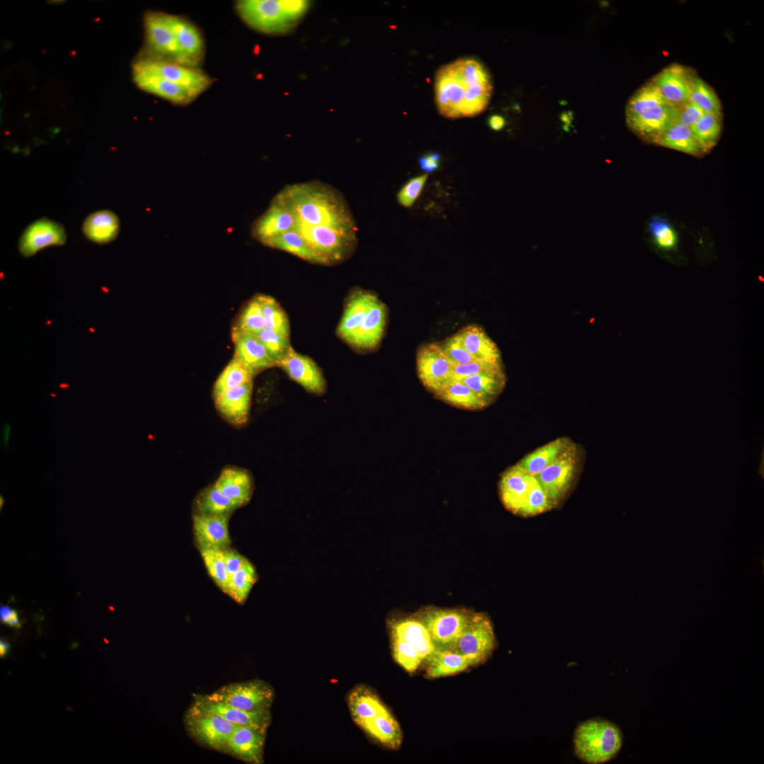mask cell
I'll use <instances>...</instances> for the list:
<instances>
[{"label":"cell","instance_id":"74e56055","mask_svg":"<svg viewBox=\"0 0 764 764\" xmlns=\"http://www.w3.org/2000/svg\"><path fill=\"white\" fill-rule=\"evenodd\" d=\"M349 706L354 721L359 727L388 710L374 693L364 688L352 692Z\"/></svg>","mask_w":764,"mask_h":764},{"label":"cell","instance_id":"7402d4cb","mask_svg":"<svg viewBox=\"0 0 764 764\" xmlns=\"http://www.w3.org/2000/svg\"><path fill=\"white\" fill-rule=\"evenodd\" d=\"M192 707L221 715L240 727L267 729L271 721L270 710L245 711L208 700L204 696L197 697Z\"/></svg>","mask_w":764,"mask_h":764},{"label":"cell","instance_id":"60d3db41","mask_svg":"<svg viewBox=\"0 0 764 764\" xmlns=\"http://www.w3.org/2000/svg\"><path fill=\"white\" fill-rule=\"evenodd\" d=\"M196 513L228 515L240 507L231 499L222 493L214 485L204 489L195 502Z\"/></svg>","mask_w":764,"mask_h":764},{"label":"cell","instance_id":"83f0119b","mask_svg":"<svg viewBox=\"0 0 764 764\" xmlns=\"http://www.w3.org/2000/svg\"><path fill=\"white\" fill-rule=\"evenodd\" d=\"M386 318V306L376 298L348 343L360 349H371L376 347L383 334Z\"/></svg>","mask_w":764,"mask_h":764},{"label":"cell","instance_id":"7bdbcfd3","mask_svg":"<svg viewBox=\"0 0 764 764\" xmlns=\"http://www.w3.org/2000/svg\"><path fill=\"white\" fill-rule=\"evenodd\" d=\"M257 579L255 567L247 560L241 568L228 578L225 593L236 602L243 603Z\"/></svg>","mask_w":764,"mask_h":764},{"label":"cell","instance_id":"7dc6e473","mask_svg":"<svg viewBox=\"0 0 764 764\" xmlns=\"http://www.w3.org/2000/svg\"><path fill=\"white\" fill-rule=\"evenodd\" d=\"M688 100L705 113L721 116L720 103L714 91L700 78L693 77Z\"/></svg>","mask_w":764,"mask_h":764},{"label":"cell","instance_id":"6125c7cd","mask_svg":"<svg viewBox=\"0 0 764 764\" xmlns=\"http://www.w3.org/2000/svg\"><path fill=\"white\" fill-rule=\"evenodd\" d=\"M0 619L2 623L11 627L19 628L21 627V622L17 611L8 606H1Z\"/></svg>","mask_w":764,"mask_h":764},{"label":"cell","instance_id":"52a82bcc","mask_svg":"<svg viewBox=\"0 0 764 764\" xmlns=\"http://www.w3.org/2000/svg\"><path fill=\"white\" fill-rule=\"evenodd\" d=\"M470 614L461 609L430 608L417 618L427 629L436 649H453Z\"/></svg>","mask_w":764,"mask_h":764},{"label":"cell","instance_id":"9a60e30c","mask_svg":"<svg viewBox=\"0 0 764 764\" xmlns=\"http://www.w3.org/2000/svg\"><path fill=\"white\" fill-rule=\"evenodd\" d=\"M278 366L307 391L318 395L325 392L326 382L320 368L313 360L296 352L291 347Z\"/></svg>","mask_w":764,"mask_h":764},{"label":"cell","instance_id":"11a10c76","mask_svg":"<svg viewBox=\"0 0 764 764\" xmlns=\"http://www.w3.org/2000/svg\"><path fill=\"white\" fill-rule=\"evenodd\" d=\"M427 178L428 174H423L409 180L397 194L398 203L404 207H411L419 197Z\"/></svg>","mask_w":764,"mask_h":764},{"label":"cell","instance_id":"7a4b0ae2","mask_svg":"<svg viewBox=\"0 0 764 764\" xmlns=\"http://www.w3.org/2000/svg\"><path fill=\"white\" fill-rule=\"evenodd\" d=\"M279 194L295 212L299 221L357 233L347 204L332 187L311 181L288 185Z\"/></svg>","mask_w":764,"mask_h":764},{"label":"cell","instance_id":"5b68a950","mask_svg":"<svg viewBox=\"0 0 764 764\" xmlns=\"http://www.w3.org/2000/svg\"><path fill=\"white\" fill-rule=\"evenodd\" d=\"M209 700L245 711L270 710L274 696L272 686L260 680L226 685L211 694Z\"/></svg>","mask_w":764,"mask_h":764},{"label":"cell","instance_id":"ffe728a7","mask_svg":"<svg viewBox=\"0 0 764 764\" xmlns=\"http://www.w3.org/2000/svg\"><path fill=\"white\" fill-rule=\"evenodd\" d=\"M266 730L237 727L229 737L224 752L248 763H262Z\"/></svg>","mask_w":764,"mask_h":764},{"label":"cell","instance_id":"603a6c76","mask_svg":"<svg viewBox=\"0 0 764 764\" xmlns=\"http://www.w3.org/2000/svg\"><path fill=\"white\" fill-rule=\"evenodd\" d=\"M692 79L683 66L675 64L660 71L652 82L669 105L678 106L688 100Z\"/></svg>","mask_w":764,"mask_h":764},{"label":"cell","instance_id":"e575fe53","mask_svg":"<svg viewBox=\"0 0 764 764\" xmlns=\"http://www.w3.org/2000/svg\"><path fill=\"white\" fill-rule=\"evenodd\" d=\"M570 445L567 438L557 439L529 453L516 465L528 475L536 476L555 461Z\"/></svg>","mask_w":764,"mask_h":764},{"label":"cell","instance_id":"6f0895ef","mask_svg":"<svg viewBox=\"0 0 764 764\" xmlns=\"http://www.w3.org/2000/svg\"><path fill=\"white\" fill-rule=\"evenodd\" d=\"M502 368L501 361H486L476 360L466 364L453 365L454 378L460 379L480 372L495 370Z\"/></svg>","mask_w":764,"mask_h":764},{"label":"cell","instance_id":"30bf717a","mask_svg":"<svg viewBox=\"0 0 764 764\" xmlns=\"http://www.w3.org/2000/svg\"><path fill=\"white\" fill-rule=\"evenodd\" d=\"M133 69L163 77L189 89L197 96L207 89L212 82L206 74L194 67L157 58L139 59L134 64Z\"/></svg>","mask_w":764,"mask_h":764},{"label":"cell","instance_id":"484cf974","mask_svg":"<svg viewBox=\"0 0 764 764\" xmlns=\"http://www.w3.org/2000/svg\"><path fill=\"white\" fill-rule=\"evenodd\" d=\"M533 478V476L516 465L504 473L500 480L499 490L501 499L507 509L519 514L526 500Z\"/></svg>","mask_w":764,"mask_h":764},{"label":"cell","instance_id":"44dd1931","mask_svg":"<svg viewBox=\"0 0 764 764\" xmlns=\"http://www.w3.org/2000/svg\"><path fill=\"white\" fill-rule=\"evenodd\" d=\"M169 20L178 47L177 62L194 67L203 54L204 45L200 33L194 25L184 18L169 15Z\"/></svg>","mask_w":764,"mask_h":764},{"label":"cell","instance_id":"f35d334b","mask_svg":"<svg viewBox=\"0 0 764 764\" xmlns=\"http://www.w3.org/2000/svg\"><path fill=\"white\" fill-rule=\"evenodd\" d=\"M457 379V378H456ZM469 386L487 405L492 403L502 392L506 378L502 368L489 370L460 378Z\"/></svg>","mask_w":764,"mask_h":764},{"label":"cell","instance_id":"3957f363","mask_svg":"<svg viewBox=\"0 0 764 764\" xmlns=\"http://www.w3.org/2000/svg\"><path fill=\"white\" fill-rule=\"evenodd\" d=\"M304 1H240L236 9L253 29L267 34L283 33L299 22L307 8Z\"/></svg>","mask_w":764,"mask_h":764},{"label":"cell","instance_id":"5bb4252c","mask_svg":"<svg viewBox=\"0 0 764 764\" xmlns=\"http://www.w3.org/2000/svg\"><path fill=\"white\" fill-rule=\"evenodd\" d=\"M298 218L282 196L277 195L267 209L254 222L253 235L260 242L295 229Z\"/></svg>","mask_w":764,"mask_h":764},{"label":"cell","instance_id":"94428289","mask_svg":"<svg viewBox=\"0 0 764 764\" xmlns=\"http://www.w3.org/2000/svg\"><path fill=\"white\" fill-rule=\"evenodd\" d=\"M441 156L437 152H428L419 158L420 168L427 173L437 170L441 163Z\"/></svg>","mask_w":764,"mask_h":764},{"label":"cell","instance_id":"680465c9","mask_svg":"<svg viewBox=\"0 0 764 764\" xmlns=\"http://www.w3.org/2000/svg\"><path fill=\"white\" fill-rule=\"evenodd\" d=\"M700 108L688 100L676 106L675 120L683 125L691 128L705 114Z\"/></svg>","mask_w":764,"mask_h":764},{"label":"cell","instance_id":"681fc988","mask_svg":"<svg viewBox=\"0 0 764 764\" xmlns=\"http://www.w3.org/2000/svg\"><path fill=\"white\" fill-rule=\"evenodd\" d=\"M207 572L215 584L226 591L228 574L224 557V549H203L199 550Z\"/></svg>","mask_w":764,"mask_h":764},{"label":"cell","instance_id":"91938a15","mask_svg":"<svg viewBox=\"0 0 764 764\" xmlns=\"http://www.w3.org/2000/svg\"><path fill=\"white\" fill-rule=\"evenodd\" d=\"M224 557L228 578L238 572L247 560L236 550L229 548L224 549Z\"/></svg>","mask_w":764,"mask_h":764},{"label":"cell","instance_id":"d6986e66","mask_svg":"<svg viewBox=\"0 0 764 764\" xmlns=\"http://www.w3.org/2000/svg\"><path fill=\"white\" fill-rule=\"evenodd\" d=\"M676 106H658L637 115L626 117L628 127L641 139L654 142L672 123L675 122Z\"/></svg>","mask_w":764,"mask_h":764},{"label":"cell","instance_id":"f5cc1de1","mask_svg":"<svg viewBox=\"0 0 764 764\" xmlns=\"http://www.w3.org/2000/svg\"><path fill=\"white\" fill-rule=\"evenodd\" d=\"M392 647L394 659L406 671L414 673L423 663L417 650L409 643L392 637Z\"/></svg>","mask_w":764,"mask_h":764},{"label":"cell","instance_id":"03108f58","mask_svg":"<svg viewBox=\"0 0 764 764\" xmlns=\"http://www.w3.org/2000/svg\"><path fill=\"white\" fill-rule=\"evenodd\" d=\"M9 649H10L9 644L7 642L1 639V641H0V656H1V658H4L8 654Z\"/></svg>","mask_w":764,"mask_h":764},{"label":"cell","instance_id":"e0dca14e","mask_svg":"<svg viewBox=\"0 0 764 764\" xmlns=\"http://www.w3.org/2000/svg\"><path fill=\"white\" fill-rule=\"evenodd\" d=\"M228 515L196 513L193 515V532L199 550L225 549L231 540L228 529Z\"/></svg>","mask_w":764,"mask_h":764},{"label":"cell","instance_id":"f546056e","mask_svg":"<svg viewBox=\"0 0 764 764\" xmlns=\"http://www.w3.org/2000/svg\"><path fill=\"white\" fill-rule=\"evenodd\" d=\"M214 485L240 507L245 504L252 494V478L244 470L236 468H225Z\"/></svg>","mask_w":764,"mask_h":764},{"label":"cell","instance_id":"b9f144b4","mask_svg":"<svg viewBox=\"0 0 764 764\" xmlns=\"http://www.w3.org/2000/svg\"><path fill=\"white\" fill-rule=\"evenodd\" d=\"M668 104L656 86L649 81L640 87L628 100L625 115L631 116Z\"/></svg>","mask_w":764,"mask_h":764},{"label":"cell","instance_id":"c3c4849f","mask_svg":"<svg viewBox=\"0 0 764 764\" xmlns=\"http://www.w3.org/2000/svg\"><path fill=\"white\" fill-rule=\"evenodd\" d=\"M265 328L261 306L256 296L243 308L233 329L255 335Z\"/></svg>","mask_w":764,"mask_h":764},{"label":"cell","instance_id":"ab89813d","mask_svg":"<svg viewBox=\"0 0 764 764\" xmlns=\"http://www.w3.org/2000/svg\"><path fill=\"white\" fill-rule=\"evenodd\" d=\"M435 395L453 406L463 409L479 410L487 405L469 386L456 378L451 380Z\"/></svg>","mask_w":764,"mask_h":764},{"label":"cell","instance_id":"277c9868","mask_svg":"<svg viewBox=\"0 0 764 764\" xmlns=\"http://www.w3.org/2000/svg\"><path fill=\"white\" fill-rule=\"evenodd\" d=\"M577 756L583 762L600 764L613 759L623 745V734L615 724L603 719L581 723L574 734Z\"/></svg>","mask_w":764,"mask_h":764},{"label":"cell","instance_id":"4316f807","mask_svg":"<svg viewBox=\"0 0 764 764\" xmlns=\"http://www.w3.org/2000/svg\"><path fill=\"white\" fill-rule=\"evenodd\" d=\"M391 635L412 645L423 663H427L436 650L427 629L417 618H406L395 621L391 625Z\"/></svg>","mask_w":764,"mask_h":764},{"label":"cell","instance_id":"836d02e7","mask_svg":"<svg viewBox=\"0 0 764 764\" xmlns=\"http://www.w3.org/2000/svg\"><path fill=\"white\" fill-rule=\"evenodd\" d=\"M426 677L438 678L456 674L474 666L467 656L453 649H436L427 661Z\"/></svg>","mask_w":764,"mask_h":764},{"label":"cell","instance_id":"4dcf8cb0","mask_svg":"<svg viewBox=\"0 0 764 764\" xmlns=\"http://www.w3.org/2000/svg\"><path fill=\"white\" fill-rule=\"evenodd\" d=\"M458 334L465 348L476 360L501 361L499 348L481 327L470 325Z\"/></svg>","mask_w":764,"mask_h":764},{"label":"cell","instance_id":"9f6ffc18","mask_svg":"<svg viewBox=\"0 0 764 764\" xmlns=\"http://www.w3.org/2000/svg\"><path fill=\"white\" fill-rule=\"evenodd\" d=\"M441 347L453 365L466 364L476 361L465 348L458 333L448 338Z\"/></svg>","mask_w":764,"mask_h":764},{"label":"cell","instance_id":"8fae6325","mask_svg":"<svg viewBox=\"0 0 764 764\" xmlns=\"http://www.w3.org/2000/svg\"><path fill=\"white\" fill-rule=\"evenodd\" d=\"M453 364L444 353L441 345H423L417 354V370L422 384L432 392L437 393L454 378Z\"/></svg>","mask_w":764,"mask_h":764},{"label":"cell","instance_id":"8992f818","mask_svg":"<svg viewBox=\"0 0 764 764\" xmlns=\"http://www.w3.org/2000/svg\"><path fill=\"white\" fill-rule=\"evenodd\" d=\"M295 229L310 246L330 264L347 257L357 243V233L325 226L307 225L298 221Z\"/></svg>","mask_w":764,"mask_h":764},{"label":"cell","instance_id":"8d00e7d4","mask_svg":"<svg viewBox=\"0 0 764 764\" xmlns=\"http://www.w3.org/2000/svg\"><path fill=\"white\" fill-rule=\"evenodd\" d=\"M653 143L697 156L705 153L691 129L676 122L668 126Z\"/></svg>","mask_w":764,"mask_h":764},{"label":"cell","instance_id":"ee69618b","mask_svg":"<svg viewBox=\"0 0 764 764\" xmlns=\"http://www.w3.org/2000/svg\"><path fill=\"white\" fill-rule=\"evenodd\" d=\"M253 377L248 369L233 356L214 383V397L225 390L253 381Z\"/></svg>","mask_w":764,"mask_h":764},{"label":"cell","instance_id":"f1b7e54d","mask_svg":"<svg viewBox=\"0 0 764 764\" xmlns=\"http://www.w3.org/2000/svg\"><path fill=\"white\" fill-rule=\"evenodd\" d=\"M376 298L373 294L361 291L351 296L337 328V333L342 339L349 342Z\"/></svg>","mask_w":764,"mask_h":764},{"label":"cell","instance_id":"db71d44e","mask_svg":"<svg viewBox=\"0 0 764 764\" xmlns=\"http://www.w3.org/2000/svg\"><path fill=\"white\" fill-rule=\"evenodd\" d=\"M649 229L657 246L664 250H672L677 245V235L673 228L665 220L653 218Z\"/></svg>","mask_w":764,"mask_h":764},{"label":"cell","instance_id":"d590c367","mask_svg":"<svg viewBox=\"0 0 764 764\" xmlns=\"http://www.w3.org/2000/svg\"><path fill=\"white\" fill-rule=\"evenodd\" d=\"M361 727L381 744L397 748L403 741V734L397 720L388 710L363 724Z\"/></svg>","mask_w":764,"mask_h":764},{"label":"cell","instance_id":"4fadbf2b","mask_svg":"<svg viewBox=\"0 0 764 764\" xmlns=\"http://www.w3.org/2000/svg\"><path fill=\"white\" fill-rule=\"evenodd\" d=\"M66 241V234L62 224L41 218L30 224L22 233L18 250L23 257H28L45 248L63 245Z\"/></svg>","mask_w":764,"mask_h":764},{"label":"cell","instance_id":"e7e4bbea","mask_svg":"<svg viewBox=\"0 0 764 764\" xmlns=\"http://www.w3.org/2000/svg\"><path fill=\"white\" fill-rule=\"evenodd\" d=\"M11 432V427L8 424L5 423L2 428V440L5 448L8 447L9 435Z\"/></svg>","mask_w":764,"mask_h":764},{"label":"cell","instance_id":"003e7915","mask_svg":"<svg viewBox=\"0 0 764 764\" xmlns=\"http://www.w3.org/2000/svg\"><path fill=\"white\" fill-rule=\"evenodd\" d=\"M0 502H0V508L1 509L2 506L4 505V498H2L1 496L0 497Z\"/></svg>","mask_w":764,"mask_h":764},{"label":"cell","instance_id":"be15d7a7","mask_svg":"<svg viewBox=\"0 0 764 764\" xmlns=\"http://www.w3.org/2000/svg\"><path fill=\"white\" fill-rule=\"evenodd\" d=\"M489 125L492 129L499 130L503 127L504 120L501 116L493 115L489 120Z\"/></svg>","mask_w":764,"mask_h":764},{"label":"cell","instance_id":"cb8c5ba5","mask_svg":"<svg viewBox=\"0 0 764 764\" xmlns=\"http://www.w3.org/2000/svg\"><path fill=\"white\" fill-rule=\"evenodd\" d=\"M252 388L250 381L214 396L217 410L230 423L242 425L248 421Z\"/></svg>","mask_w":764,"mask_h":764},{"label":"cell","instance_id":"bcb514c9","mask_svg":"<svg viewBox=\"0 0 764 764\" xmlns=\"http://www.w3.org/2000/svg\"><path fill=\"white\" fill-rule=\"evenodd\" d=\"M690 129L704 152L710 151L716 144L720 135V116L705 113Z\"/></svg>","mask_w":764,"mask_h":764},{"label":"cell","instance_id":"d6a6232c","mask_svg":"<svg viewBox=\"0 0 764 764\" xmlns=\"http://www.w3.org/2000/svg\"><path fill=\"white\" fill-rule=\"evenodd\" d=\"M262 243L269 247L286 251L312 263L330 264L326 258L316 252L296 229L267 239Z\"/></svg>","mask_w":764,"mask_h":764},{"label":"cell","instance_id":"f907efd6","mask_svg":"<svg viewBox=\"0 0 764 764\" xmlns=\"http://www.w3.org/2000/svg\"><path fill=\"white\" fill-rule=\"evenodd\" d=\"M255 335L264 345L269 355L278 366L291 347L289 337L267 328Z\"/></svg>","mask_w":764,"mask_h":764},{"label":"cell","instance_id":"ba28073f","mask_svg":"<svg viewBox=\"0 0 764 764\" xmlns=\"http://www.w3.org/2000/svg\"><path fill=\"white\" fill-rule=\"evenodd\" d=\"M496 637L490 618L482 613H471L453 650L467 656L474 666L485 661L496 647Z\"/></svg>","mask_w":764,"mask_h":764},{"label":"cell","instance_id":"816d5d0a","mask_svg":"<svg viewBox=\"0 0 764 764\" xmlns=\"http://www.w3.org/2000/svg\"><path fill=\"white\" fill-rule=\"evenodd\" d=\"M552 507L553 505L546 493L533 477L526 500L519 514L524 516H535Z\"/></svg>","mask_w":764,"mask_h":764},{"label":"cell","instance_id":"d4e9b609","mask_svg":"<svg viewBox=\"0 0 764 764\" xmlns=\"http://www.w3.org/2000/svg\"><path fill=\"white\" fill-rule=\"evenodd\" d=\"M133 79L141 89L174 104H187L197 96L182 86L145 71L133 69Z\"/></svg>","mask_w":764,"mask_h":764},{"label":"cell","instance_id":"7c38bea8","mask_svg":"<svg viewBox=\"0 0 764 764\" xmlns=\"http://www.w3.org/2000/svg\"><path fill=\"white\" fill-rule=\"evenodd\" d=\"M577 463L575 448L570 445L555 461L533 476L553 507L566 494L573 479Z\"/></svg>","mask_w":764,"mask_h":764},{"label":"cell","instance_id":"6da1fadb","mask_svg":"<svg viewBox=\"0 0 764 764\" xmlns=\"http://www.w3.org/2000/svg\"><path fill=\"white\" fill-rule=\"evenodd\" d=\"M493 86L481 62L463 57L441 66L434 81L435 100L443 116L456 119L481 113L488 105Z\"/></svg>","mask_w":764,"mask_h":764},{"label":"cell","instance_id":"f6af8a7d","mask_svg":"<svg viewBox=\"0 0 764 764\" xmlns=\"http://www.w3.org/2000/svg\"><path fill=\"white\" fill-rule=\"evenodd\" d=\"M257 296L261 306L265 327L289 337V323L287 316L277 301L267 295L259 294Z\"/></svg>","mask_w":764,"mask_h":764},{"label":"cell","instance_id":"1f68e13d","mask_svg":"<svg viewBox=\"0 0 764 764\" xmlns=\"http://www.w3.org/2000/svg\"><path fill=\"white\" fill-rule=\"evenodd\" d=\"M120 230V221L115 214L100 210L88 215L82 225L84 236L91 241L106 244L114 241Z\"/></svg>","mask_w":764,"mask_h":764},{"label":"cell","instance_id":"9c48e42d","mask_svg":"<svg viewBox=\"0 0 764 764\" xmlns=\"http://www.w3.org/2000/svg\"><path fill=\"white\" fill-rule=\"evenodd\" d=\"M185 727L192 737L207 747L224 751L226 744L240 727L219 714L203 711L191 706L185 715Z\"/></svg>","mask_w":764,"mask_h":764},{"label":"cell","instance_id":"ac0fdd59","mask_svg":"<svg viewBox=\"0 0 764 764\" xmlns=\"http://www.w3.org/2000/svg\"><path fill=\"white\" fill-rule=\"evenodd\" d=\"M231 337L236 357L255 376L259 372L277 366L256 335L232 329Z\"/></svg>","mask_w":764,"mask_h":764},{"label":"cell","instance_id":"2e32d148","mask_svg":"<svg viewBox=\"0 0 764 764\" xmlns=\"http://www.w3.org/2000/svg\"><path fill=\"white\" fill-rule=\"evenodd\" d=\"M144 27L148 45L158 56L157 59L177 62L178 47L169 15L147 13Z\"/></svg>","mask_w":764,"mask_h":764}]
</instances>
